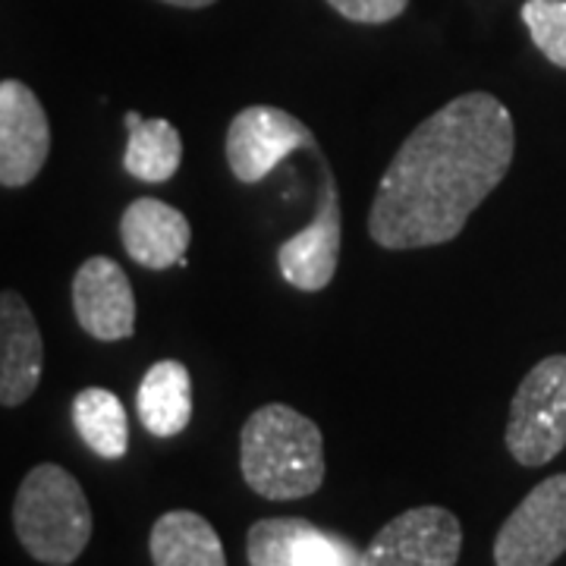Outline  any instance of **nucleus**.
<instances>
[{"label": "nucleus", "mask_w": 566, "mask_h": 566, "mask_svg": "<svg viewBox=\"0 0 566 566\" xmlns=\"http://www.w3.org/2000/svg\"><path fill=\"white\" fill-rule=\"evenodd\" d=\"M51 151V126L39 95L20 80L0 82V186H29Z\"/></svg>", "instance_id": "obj_9"}, {"label": "nucleus", "mask_w": 566, "mask_h": 566, "mask_svg": "<svg viewBox=\"0 0 566 566\" xmlns=\"http://www.w3.org/2000/svg\"><path fill=\"white\" fill-rule=\"evenodd\" d=\"M566 551V472L526 494L494 538L497 566H551Z\"/></svg>", "instance_id": "obj_6"}, {"label": "nucleus", "mask_w": 566, "mask_h": 566, "mask_svg": "<svg viewBox=\"0 0 566 566\" xmlns=\"http://www.w3.org/2000/svg\"><path fill=\"white\" fill-rule=\"evenodd\" d=\"M463 526L444 506H412L365 547L359 566H457Z\"/></svg>", "instance_id": "obj_8"}, {"label": "nucleus", "mask_w": 566, "mask_h": 566, "mask_svg": "<svg viewBox=\"0 0 566 566\" xmlns=\"http://www.w3.org/2000/svg\"><path fill=\"white\" fill-rule=\"evenodd\" d=\"M312 526L308 520H259L245 535V557L249 566H290L293 551L300 545L305 528Z\"/></svg>", "instance_id": "obj_17"}, {"label": "nucleus", "mask_w": 566, "mask_h": 566, "mask_svg": "<svg viewBox=\"0 0 566 566\" xmlns=\"http://www.w3.org/2000/svg\"><path fill=\"white\" fill-rule=\"evenodd\" d=\"M240 469L264 501L308 497L324 485L322 428L293 406H262L243 424Z\"/></svg>", "instance_id": "obj_2"}, {"label": "nucleus", "mask_w": 566, "mask_h": 566, "mask_svg": "<svg viewBox=\"0 0 566 566\" xmlns=\"http://www.w3.org/2000/svg\"><path fill=\"white\" fill-rule=\"evenodd\" d=\"M523 22L547 61L566 70V0H526Z\"/></svg>", "instance_id": "obj_18"}, {"label": "nucleus", "mask_w": 566, "mask_h": 566, "mask_svg": "<svg viewBox=\"0 0 566 566\" xmlns=\"http://www.w3.org/2000/svg\"><path fill=\"white\" fill-rule=\"evenodd\" d=\"M566 447V356H547L510 403L506 450L520 465L551 463Z\"/></svg>", "instance_id": "obj_4"}, {"label": "nucleus", "mask_w": 566, "mask_h": 566, "mask_svg": "<svg viewBox=\"0 0 566 566\" xmlns=\"http://www.w3.org/2000/svg\"><path fill=\"white\" fill-rule=\"evenodd\" d=\"M148 551L155 566H227L214 526L192 510H170L151 528Z\"/></svg>", "instance_id": "obj_14"}, {"label": "nucleus", "mask_w": 566, "mask_h": 566, "mask_svg": "<svg viewBox=\"0 0 566 566\" xmlns=\"http://www.w3.org/2000/svg\"><path fill=\"white\" fill-rule=\"evenodd\" d=\"M13 528L39 564L70 566L92 538V506L63 465L41 463L17 491Z\"/></svg>", "instance_id": "obj_3"}, {"label": "nucleus", "mask_w": 566, "mask_h": 566, "mask_svg": "<svg viewBox=\"0 0 566 566\" xmlns=\"http://www.w3.org/2000/svg\"><path fill=\"white\" fill-rule=\"evenodd\" d=\"M44 344L29 303L20 293H0V406L25 403L41 381Z\"/></svg>", "instance_id": "obj_11"}, {"label": "nucleus", "mask_w": 566, "mask_h": 566, "mask_svg": "<svg viewBox=\"0 0 566 566\" xmlns=\"http://www.w3.org/2000/svg\"><path fill=\"white\" fill-rule=\"evenodd\" d=\"M73 308L76 322L95 340L114 344L136 331V296L120 264L104 255L85 259L73 277Z\"/></svg>", "instance_id": "obj_10"}, {"label": "nucleus", "mask_w": 566, "mask_h": 566, "mask_svg": "<svg viewBox=\"0 0 566 566\" xmlns=\"http://www.w3.org/2000/svg\"><path fill=\"white\" fill-rule=\"evenodd\" d=\"M129 142L123 151V167L142 182H167L180 170L182 142L177 126L167 120H145L136 111H126Z\"/></svg>", "instance_id": "obj_15"}, {"label": "nucleus", "mask_w": 566, "mask_h": 566, "mask_svg": "<svg viewBox=\"0 0 566 566\" xmlns=\"http://www.w3.org/2000/svg\"><path fill=\"white\" fill-rule=\"evenodd\" d=\"M513 151V117L494 95L469 92L447 102L387 164L368 211L371 240L397 252L457 240L501 186Z\"/></svg>", "instance_id": "obj_1"}, {"label": "nucleus", "mask_w": 566, "mask_h": 566, "mask_svg": "<svg viewBox=\"0 0 566 566\" xmlns=\"http://www.w3.org/2000/svg\"><path fill=\"white\" fill-rule=\"evenodd\" d=\"M73 424L92 453L102 460H123L129 450V422L120 397L104 387H85L73 400Z\"/></svg>", "instance_id": "obj_16"}, {"label": "nucleus", "mask_w": 566, "mask_h": 566, "mask_svg": "<svg viewBox=\"0 0 566 566\" xmlns=\"http://www.w3.org/2000/svg\"><path fill=\"white\" fill-rule=\"evenodd\" d=\"M139 422L155 438H174L192 422V378L177 359L151 365L136 394Z\"/></svg>", "instance_id": "obj_13"}, {"label": "nucleus", "mask_w": 566, "mask_h": 566, "mask_svg": "<svg viewBox=\"0 0 566 566\" xmlns=\"http://www.w3.org/2000/svg\"><path fill=\"white\" fill-rule=\"evenodd\" d=\"M327 3L349 22L381 25V22L397 20L409 0H327Z\"/></svg>", "instance_id": "obj_20"}, {"label": "nucleus", "mask_w": 566, "mask_h": 566, "mask_svg": "<svg viewBox=\"0 0 566 566\" xmlns=\"http://www.w3.org/2000/svg\"><path fill=\"white\" fill-rule=\"evenodd\" d=\"M290 566H359V554L353 545L340 542L337 535H327L318 526H308L293 551Z\"/></svg>", "instance_id": "obj_19"}, {"label": "nucleus", "mask_w": 566, "mask_h": 566, "mask_svg": "<svg viewBox=\"0 0 566 566\" xmlns=\"http://www.w3.org/2000/svg\"><path fill=\"white\" fill-rule=\"evenodd\" d=\"M120 240L133 262L151 271H164L186 259V249L192 243V227L174 205L161 199H136L123 211Z\"/></svg>", "instance_id": "obj_12"}, {"label": "nucleus", "mask_w": 566, "mask_h": 566, "mask_svg": "<svg viewBox=\"0 0 566 566\" xmlns=\"http://www.w3.org/2000/svg\"><path fill=\"white\" fill-rule=\"evenodd\" d=\"M161 3L182 7V10H202V7H211V3H218V0H161Z\"/></svg>", "instance_id": "obj_21"}, {"label": "nucleus", "mask_w": 566, "mask_h": 566, "mask_svg": "<svg viewBox=\"0 0 566 566\" xmlns=\"http://www.w3.org/2000/svg\"><path fill=\"white\" fill-rule=\"evenodd\" d=\"M303 148H318L300 117L271 104L243 107L227 129V164L240 182H262L283 158Z\"/></svg>", "instance_id": "obj_7"}, {"label": "nucleus", "mask_w": 566, "mask_h": 566, "mask_svg": "<svg viewBox=\"0 0 566 566\" xmlns=\"http://www.w3.org/2000/svg\"><path fill=\"white\" fill-rule=\"evenodd\" d=\"M322 167V182H318V205L315 218L300 233H293L286 243L277 249V264H281L283 281L303 293H318L337 274L340 262V243H344V208H340V189L324 161L322 148H312Z\"/></svg>", "instance_id": "obj_5"}]
</instances>
